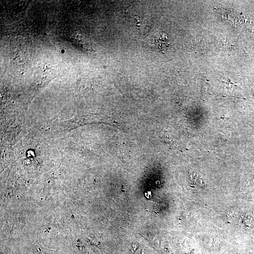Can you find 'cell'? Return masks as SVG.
Masks as SVG:
<instances>
[{"label":"cell","mask_w":254,"mask_h":254,"mask_svg":"<svg viewBox=\"0 0 254 254\" xmlns=\"http://www.w3.org/2000/svg\"><path fill=\"white\" fill-rule=\"evenodd\" d=\"M191 183L192 186L202 187L205 185L203 180L196 174L191 175Z\"/></svg>","instance_id":"cell-1"},{"label":"cell","mask_w":254,"mask_h":254,"mask_svg":"<svg viewBox=\"0 0 254 254\" xmlns=\"http://www.w3.org/2000/svg\"><path fill=\"white\" fill-rule=\"evenodd\" d=\"M61 52H62V53H64L65 50H61Z\"/></svg>","instance_id":"cell-2"}]
</instances>
